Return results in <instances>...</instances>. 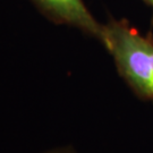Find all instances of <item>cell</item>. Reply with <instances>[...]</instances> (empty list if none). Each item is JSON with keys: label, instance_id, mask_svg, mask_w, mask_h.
<instances>
[{"label": "cell", "instance_id": "6da1fadb", "mask_svg": "<svg viewBox=\"0 0 153 153\" xmlns=\"http://www.w3.org/2000/svg\"><path fill=\"white\" fill-rule=\"evenodd\" d=\"M102 44L134 93L142 100L153 101L152 34H143L125 19H110L103 25Z\"/></svg>", "mask_w": 153, "mask_h": 153}, {"label": "cell", "instance_id": "7a4b0ae2", "mask_svg": "<svg viewBox=\"0 0 153 153\" xmlns=\"http://www.w3.org/2000/svg\"><path fill=\"white\" fill-rule=\"evenodd\" d=\"M45 17L57 24L81 30L102 43L103 25L92 16L83 0H31Z\"/></svg>", "mask_w": 153, "mask_h": 153}, {"label": "cell", "instance_id": "3957f363", "mask_svg": "<svg viewBox=\"0 0 153 153\" xmlns=\"http://www.w3.org/2000/svg\"><path fill=\"white\" fill-rule=\"evenodd\" d=\"M44 153H76L73 149H56V150H51V151H47Z\"/></svg>", "mask_w": 153, "mask_h": 153}, {"label": "cell", "instance_id": "277c9868", "mask_svg": "<svg viewBox=\"0 0 153 153\" xmlns=\"http://www.w3.org/2000/svg\"><path fill=\"white\" fill-rule=\"evenodd\" d=\"M143 1H144L146 5H149L150 7H152L153 8V0H143Z\"/></svg>", "mask_w": 153, "mask_h": 153}]
</instances>
